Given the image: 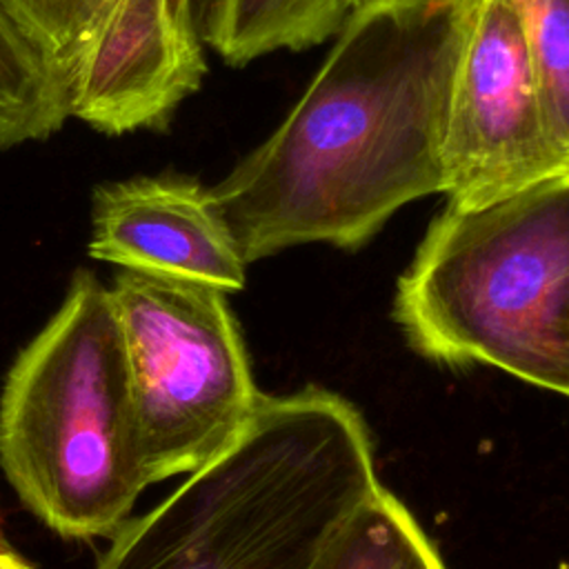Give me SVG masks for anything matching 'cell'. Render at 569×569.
I'll return each instance as SVG.
<instances>
[{"instance_id":"1","label":"cell","mask_w":569,"mask_h":569,"mask_svg":"<svg viewBox=\"0 0 569 569\" xmlns=\"http://www.w3.org/2000/svg\"><path fill=\"white\" fill-rule=\"evenodd\" d=\"M462 0L358 4L305 93L211 198L244 264L365 244L445 191L440 140Z\"/></svg>"},{"instance_id":"2","label":"cell","mask_w":569,"mask_h":569,"mask_svg":"<svg viewBox=\"0 0 569 569\" xmlns=\"http://www.w3.org/2000/svg\"><path fill=\"white\" fill-rule=\"evenodd\" d=\"M380 487L369 429L342 396H260L236 440L127 520L96 569H313Z\"/></svg>"},{"instance_id":"3","label":"cell","mask_w":569,"mask_h":569,"mask_svg":"<svg viewBox=\"0 0 569 569\" xmlns=\"http://www.w3.org/2000/svg\"><path fill=\"white\" fill-rule=\"evenodd\" d=\"M0 465L62 538H111L149 487L113 298L87 269L7 373Z\"/></svg>"},{"instance_id":"4","label":"cell","mask_w":569,"mask_h":569,"mask_svg":"<svg viewBox=\"0 0 569 569\" xmlns=\"http://www.w3.org/2000/svg\"><path fill=\"white\" fill-rule=\"evenodd\" d=\"M393 316L431 360L489 365L569 398V178L447 204L398 280Z\"/></svg>"},{"instance_id":"5","label":"cell","mask_w":569,"mask_h":569,"mask_svg":"<svg viewBox=\"0 0 569 569\" xmlns=\"http://www.w3.org/2000/svg\"><path fill=\"white\" fill-rule=\"evenodd\" d=\"M109 291L147 480L191 473L236 440L262 396L227 291L129 269Z\"/></svg>"},{"instance_id":"6","label":"cell","mask_w":569,"mask_h":569,"mask_svg":"<svg viewBox=\"0 0 569 569\" xmlns=\"http://www.w3.org/2000/svg\"><path fill=\"white\" fill-rule=\"evenodd\" d=\"M440 164L447 204L482 207L569 178L516 0H462Z\"/></svg>"},{"instance_id":"7","label":"cell","mask_w":569,"mask_h":569,"mask_svg":"<svg viewBox=\"0 0 569 569\" xmlns=\"http://www.w3.org/2000/svg\"><path fill=\"white\" fill-rule=\"evenodd\" d=\"M204 73L191 0H109L67 73V113L107 136L162 129Z\"/></svg>"},{"instance_id":"8","label":"cell","mask_w":569,"mask_h":569,"mask_svg":"<svg viewBox=\"0 0 569 569\" xmlns=\"http://www.w3.org/2000/svg\"><path fill=\"white\" fill-rule=\"evenodd\" d=\"M89 256L129 271L244 287V260L211 191L187 176L104 182L91 198Z\"/></svg>"},{"instance_id":"9","label":"cell","mask_w":569,"mask_h":569,"mask_svg":"<svg viewBox=\"0 0 569 569\" xmlns=\"http://www.w3.org/2000/svg\"><path fill=\"white\" fill-rule=\"evenodd\" d=\"M356 0H211L204 40L233 67L336 38Z\"/></svg>"},{"instance_id":"10","label":"cell","mask_w":569,"mask_h":569,"mask_svg":"<svg viewBox=\"0 0 569 569\" xmlns=\"http://www.w3.org/2000/svg\"><path fill=\"white\" fill-rule=\"evenodd\" d=\"M313 569H447L411 511L382 485L345 520Z\"/></svg>"},{"instance_id":"11","label":"cell","mask_w":569,"mask_h":569,"mask_svg":"<svg viewBox=\"0 0 569 569\" xmlns=\"http://www.w3.org/2000/svg\"><path fill=\"white\" fill-rule=\"evenodd\" d=\"M67 118L64 87L0 11V149L47 140Z\"/></svg>"},{"instance_id":"12","label":"cell","mask_w":569,"mask_h":569,"mask_svg":"<svg viewBox=\"0 0 569 569\" xmlns=\"http://www.w3.org/2000/svg\"><path fill=\"white\" fill-rule=\"evenodd\" d=\"M107 2L109 0H0V11L31 42L64 87L73 58Z\"/></svg>"},{"instance_id":"13","label":"cell","mask_w":569,"mask_h":569,"mask_svg":"<svg viewBox=\"0 0 569 569\" xmlns=\"http://www.w3.org/2000/svg\"><path fill=\"white\" fill-rule=\"evenodd\" d=\"M553 120L569 147V0H516Z\"/></svg>"},{"instance_id":"14","label":"cell","mask_w":569,"mask_h":569,"mask_svg":"<svg viewBox=\"0 0 569 569\" xmlns=\"http://www.w3.org/2000/svg\"><path fill=\"white\" fill-rule=\"evenodd\" d=\"M0 569H33L29 562H24L16 551H11L7 545L0 547Z\"/></svg>"},{"instance_id":"15","label":"cell","mask_w":569,"mask_h":569,"mask_svg":"<svg viewBox=\"0 0 569 569\" xmlns=\"http://www.w3.org/2000/svg\"><path fill=\"white\" fill-rule=\"evenodd\" d=\"M369 2H389V0H356V7L358 4H369Z\"/></svg>"},{"instance_id":"16","label":"cell","mask_w":569,"mask_h":569,"mask_svg":"<svg viewBox=\"0 0 569 569\" xmlns=\"http://www.w3.org/2000/svg\"><path fill=\"white\" fill-rule=\"evenodd\" d=\"M556 569H569V562H560Z\"/></svg>"},{"instance_id":"17","label":"cell","mask_w":569,"mask_h":569,"mask_svg":"<svg viewBox=\"0 0 569 569\" xmlns=\"http://www.w3.org/2000/svg\"><path fill=\"white\" fill-rule=\"evenodd\" d=\"M2 545H4V542H2V536H0V547H2Z\"/></svg>"}]
</instances>
